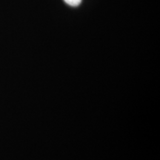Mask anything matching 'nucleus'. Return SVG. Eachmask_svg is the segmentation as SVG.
Wrapping results in <instances>:
<instances>
[{
  "label": "nucleus",
  "mask_w": 160,
  "mask_h": 160,
  "mask_svg": "<svg viewBox=\"0 0 160 160\" xmlns=\"http://www.w3.org/2000/svg\"><path fill=\"white\" fill-rule=\"evenodd\" d=\"M68 5L71 6H78L81 3L82 0H64Z\"/></svg>",
  "instance_id": "1"
}]
</instances>
